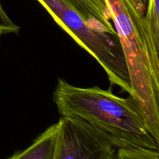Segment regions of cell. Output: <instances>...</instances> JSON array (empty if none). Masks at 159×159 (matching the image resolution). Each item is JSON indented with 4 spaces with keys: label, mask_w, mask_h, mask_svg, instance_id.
Returning a JSON list of instances; mask_svg holds the SVG:
<instances>
[{
    "label": "cell",
    "mask_w": 159,
    "mask_h": 159,
    "mask_svg": "<svg viewBox=\"0 0 159 159\" xmlns=\"http://www.w3.org/2000/svg\"><path fill=\"white\" fill-rule=\"evenodd\" d=\"M54 102L61 117L83 121L116 149L158 151L159 139L154 135L141 106L131 96L118 97L97 86L82 88L58 79Z\"/></svg>",
    "instance_id": "cell-1"
},
{
    "label": "cell",
    "mask_w": 159,
    "mask_h": 159,
    "mask_svg": "<svg viewBox=\"0 0 159 159\" xmlns=\"http://www.w3.org/2000/svg\"><path fill=\"white\" fill-rule=\"evenodd\" d=\"M105 2L124 51L133 97L141 106L154 135L159 139V85L152 75L143 23L127 0Z\"/></svg>",
    "instance_id": "cell-2"
},
{
    "label": "cell",
    "mask_w": 159,
    "mask_h": 159,
    "mask_svg": "<svg viewBox=\"0 0 159 159\" xmlns=\"http://www.w3.org/2000/svg\"><path fill=\"white\" fill-rule=\"evenodd\" d=\"M37 1L79 46L100 64L111 84L133 97L129 71L116 30L88 21L65 0Z\"/></svg>",
    "instance_id": "cell-3"
},
{
    "label": "cell",
    "mask_w": 159,
    "mask_h": 159,
    "mask_svg": "<svg viewBox=\"0 0 159 159\" xmlns=\"http://www.w3.org/2000/svg\"><path fill=\"white\" fill-rule=\"evenodd\" d=\"M54 159H114L116 149L98 130L74 117H61Z\"/></svg>",
    "instance_id": "cell-4"
},
{
    "label": "cell",
    "mask_w": 159,
    "mask_h": 159,
    "mask_svg": "<svg viewBox=\"0 0 159 159\" xmlns=\"http://www.w3.org/2000/svg\"><path fill=\"white\" fill-rule=\"evenodd\" d=\"M143 29L152 75L159 85V0L148 1Z\"/></svg>",
    "instance_id": "cell-5"
},
{
    "label": "cell",
    "mask_w": 159,
    "mask_h": 159,
    "mask_svg": "<svg viewBox=\"0 0 159 159\" xmlns=\"http://www.w3.org/2000/svg\"><path fill=\"white\" fill-rule=\"evenodd\" d=\"M58 124L48 127L30 145L9 159H54Z\"/></svg>",
    "instance_id": "cell-6"
},
{
    "label": "cell",
    "mask_w": 159,
    "mask_h": 159,
    "mask_svg": "<svg viewBox=\"0 0 159 159\" xmlns=\"http://www.w3.org/2000/svg\"><path fill=\"white\" fill-rule=\"evenodd\" d=\"M89 6L96 20L102 25L110 30H115L112 24L111 15L110 9L106 3L105 0H85Z\"/></svg>",
    "instance_id": "cell-7"
},
{
    "label": "cell",
    "mask_w": 159,
    "mask_h": 159,
    "mask_svg": "<svg viewBox=\"0 0 159 159\" xmlns=\"http://www.w3.org/2000/svg\"><path fill=\"white\" fill-rule=\"evenodd\" d=\"M114 159H159L158 151L141 148L116 149Z\"/></svg>",
    "instance_id": "cell-8"
},
{
    "label": "cell",
    "mask_w": 159,
    "mask_h": 159,
    "mask_svg": "<svg viewBox=\"0 0 159 159\" xmlns=\"http://www.w3.org/2000/svg\"><path fill=\"white\" fill-rule=\"evenodd\" d=\"M20 27L6 14L0 3V35L8 34H17Z\"/></svg>",
    "instance_id": "cell-9"
},
{
    "label": "cell",
    "mask_w": 159,
    "mask_h": 159,
    "mask_svg": "<svg viewBox=\"0 0 159 159\" xmlns=\"http://www.w3.org/2000/svg\"><path fill=\"white\" fill-rule=\"evenodd\" d=\"M127 1L130 4L131 7L133 8L138 18L144 24V20L146 11H147L148 1V0H127Z\"/></svg>",
    "instance_id": "cell-10"
}]
</instances>
